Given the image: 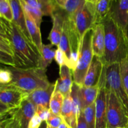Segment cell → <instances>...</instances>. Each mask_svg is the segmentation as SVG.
<instances>
[{
  "label": "cell",
  "instance_id": "obj_35",
  "mask_svg": "<svg viewBox=\"0 0 128 128\" xmlns=\"http://www.w3.org/2000/svg\"><path fill=\"white\" fill-rule=\"evenodd\" d=\"M42 123V121L40 118V116L36 113L30 121V123H29L28 128H40L41 127Z\"/></svg>",
  "mask_w": 128,
  "mask_h": 128
},
{
  "label": "cell",
  "instance_id": "obj_10",
  "mask_svg": "<svg viewBox=\"0 0 128 128\" xmlns=\"http://www.w3.org/2000/svg\"><path fill=\"white\" fill-rule=\"evenodd\" d=\"M67 18L64 10L57 5L54 11L51 18L52 20V27L49 34L48 39L51 44L58 46L62 36L64 22Z\"/></svg>",
  "mask_w": 128,
  "mask_h": 128
},
{
  "label": "cell",
  "instance_id": "obj_11",
  "mask_svg": "<svg viewBox=\"0 0 128 128\" xmlns=\"http://www.w3.org/2000/svg\"><path fill=\"white\" fill-rule=\"evenodd\" d=\"M110 16L126 33L128 24V0H112Z\"/></svg>",
  "mask_w": 128,
  "mask_h": 128
},
{
  "label": "cell",
  "instance_id": "obj_26",
  "mask_svg": "<svg viewBox=\"0 0 128 128\" xmlns=\"http://www.w3.org/2000/svg\"><path fill=\"white\" fill-rule=\"evenodd\" d=\"M64 96L60 92L54 91L50 103V108L51 112L55 115L61 116V109L63 104Z\"/></svg>",
  "mask_w": 128,
  "mask_h": 128
},
{
  "label": "cell",
  "instance_id": "obj_14",
  "mask_svg": "<svg viewBox=\"0 0 128 128\" xmlns=\"http://www.w3.org/2000/svg\"><path fill=\"white\" fill-rule=\"evenodd\" d=\"M92 47L94 56L102 58L105 50V31L103 23L96 24L94 26Z\"/></svg>",
  "mask_w": 128,
  "mask_h": 128
},
{
  "label": "cell",
  "instance_id": "obj_36",
  "mask_svg": "<svg viewBox=\"0 0 128 128\" xmlns=\"http://www.w3.org/2000/svg\"><path fill=\"white\" fill-rule=\"evenodd\" d=\"M38 1H39L41 3H42V4L46 6L48 8L50 9L52 12H54L56 6H57V4L55 2L54 0H38Z\"/></svg>",
  "mask_w": 128,
  "mask_h": 128
},
{
  "label": "cell",
  "instance_id": "obj_13",
  "mask_svg": "<svg viewBox=\"0 0 128 128\" xmlns=\"http://www.w3.org/2000/svg\"><path fill=\"white\" fill-rule=\"evenodd\" d=\"M105 65L100 58L94 56L84 81V86L92 87L99 84Z\"/></svg>",
  "mask_w": 128,
  "mask_h": 128
},
{
  "label": "cell",
  "instance_id": "obj_31",
  "mask_svg": "<svg viewBox=\"0 0 128 128\" xmlns=\"http://www.w3.org/2000/svg\"><path fill=\"white\" fill-rule=\"evenodd\" d=\"M12 81V74L8 68H2L0 70V83L1 85L9 84Z\"/></svg>",
  "mask_w": 128,
  "mask_h": 128
},
{
  "label": "cell",
  "instance_id": "obj_24",
  "mask_svg": "<svg viewBox=\"0 0 128 128\" xmlns=\"http://www.w3.org/2000/svg\"><path fill=\"white\" fill-rule=\"evenodd\" d=\"M58 48H60L62 51L65 52L69 61H70L71 57V54H72V51H71V40H70V36L68 31V16L64 22L62 36H61L60 44H59V46H58Z\"/></svg>",
  "mask_w": 128,
  "mask_h": 128
},
{
  "label": "cell",
  "instance_id": "obj_28",
  "mask_svg": "<svg viewBox=\"0 0 128 128\" xmlns=\"http://www.w3.org/2000/svg\"><path fill=\"white\" fill-rule=\"evenodd\" d=\"M88 128H96V104L95 102L83 110Z\"/></svg>",
  "mask_w": 128,
  "mask_h": 128
},
{
  "label": "cell",
  "instance_id": "obj_33",
  "mask_svg": "<svg viewBox=\"0 0 128 128\" xmlns=\"http://www.w3.org/2000/svg\"><path fill=\"white\" fill-rule=\"evenodd\" d=\"M63 122L64 120L61 116L55 115L52 112H51L50 118L46 121L48 126L53 128H58Z\"/></svg>",
  "mask_w": 128,
  "mask_h": 128
},
{
  "label": "cell",
  "instance_id": "obj_32",
  "mask_svg": "<svg viewBox=\"0 0 128 128\" xmlns=\"http://www.w3.org/2000/svg\"><path fill=\"white\" fill-rule=\"evenodd\" d=\"M55 61L58 63V64L60 66L66 65L68 66L69 63V60L67 56L64 51H62L60 48H58L56 50V55L54 58Z\"/></svg>",
  "mask_w": 128,
  "mask_h": 128
},
{
  "label": "cell",
  "instance_id": "obj_9",
  "mask_svg": "<svg viewBox=\"0 0 128 128\" xmlns=\"http://www.w3.org/2000/svg\"><path fill=\"white\" fill-rule=\"evenodd\" d=\"M106 66L103 70L99 82V92L95 101L96 128H107V96L106 90Z\"/></svg>",
  "mask_w": 128,
  "mask_h": 128
},
{
  "label": "cell",
  "instance_id": "obj_29",
  "mask_svg": "<svg viewBox=\"0 0 128 128\" xmlns=\"http://www.w3.org/2000/svg\"><path fill=\"white\" fill-rule=\"evenodd\" d=\"M0 16L10 22L13 21L10 0H0Z\"/></svg>",
  "mask_w": 128,
  "mask_h": 128
},
{
  "label": "cell",
  "instance_id": "obj_8",
  "mask_svg": "<svg viewBox=\"0 0 128 128\" xmlns=\"http://www.w3.org/2000/svg\"><path fill=\"white\" fill-rule=\"evenodd\" d=\"M30 94L11 84L1 85L0 112L11 109L19 108L27 100Z\"/></svg>",
  "mask_w": 128,
  "mask_h": 128
},
{
  "label": "cell",
  "instance_id": "obj_30",
  "mask_svg": "<svg viewBox=\"0 0 128 128\" xmlns=\"http://www.w3.org/2000/svg\"><path fill=\"white\" fill-rule=\"evenodd\" d=\"M120 65L121 81L128 96V59L120 62Z\"/></svg>",
  "mask_w": 128,
  "mask_h": 128
},
{
  "label": "cell",
  "instance_id": "obj_4",
  "mask_svg": "<svg viewBox=\"0 0 128 128\" xmlns=\"http://www.w3.org/2000/svg\"><path fill=\"white\" fill-rule=\"evenodd\" d=\"M92 32L93 29L90 30L82 38L77 66L72 72L73 82L80 87L83 86L85 77L94 57L92 47Z\"/></svg>",
  "mask_w": 128,
  "mask_h": 128
},
{
  "label": "cell",
  "instance_id": "obj_19",
  "mask_svg": "<svg viewBox=\"0 0 128 128\" xmlns=\"http://www.w3.org/2000/svg\"><path fill=\"white\" fill-rule=\"evenodd\" d=\"M99 92V84L92 87H80L78 90V97L82 111L88 106L94 104L96 101Z\"/></svg>",
  "mask_w": 128,
  "mask_h": 128
},
{
  "label": "cell",
  "instance_id": "obj_23",
  "mask_svg": "<svg viewBox=\"0 0 128 128\" xmlns=\"http://www.w3.org/2000/svg\"><path fill=\"white\" fill-rule=\"evenodd\" d=\"M55 55H56V51L53 48V45L51 44L42 45L39 68L46 70L47 68L50 66L52 60L54 59Z\"/></svg>",
  "mask_w": 128,
  "mask_h": 128
},
{
  "label": "cell",
  "instance_id": "obj_34",
  "mask_svg": "<svg viewBox=\"0 0 128 128\" xmlns=\"http://www.w3.org/2000/svg\"><path fill=\"white\" fill-rule=\"evenodd\" d=\"M36 114L40 116L42 122L44 121L46 122L51 116V111L50 108H48L44 106H38L37 110H36Z\"/></svg>",
  "mask_w": 128,
  "mask_h": 128
},
{
  "label": "cell",
  "instance_id": "obj_2",
  "mask_svg": "<svg viewBox=\"0 0 128 128\" xmlns=\"http://www.w3.org/2000/svg\"><path fill=\"white\" fill-rule=\"evenodd\" d=\"M104 26L105 50L102 62L106 66L128 59V37L110 16L102 22Z\"/></svg>",
  "mask_w": 128,
  "mask_h": 128
},
{
  "label": "cell",
  "instance_id": "obj_39",
  "mask_svg": "<svg viewBox=\"0 0 128 128\" xmlns=\"http://www.w3.org/2000/svg\"><path fill=\"white\" fill-rule=\"evenodd\" d=\"M47 126H48L47 122H46V121H44V122H42V124H41V127L40 128H47Z\"/></svg>",
  "mask_w": 128,
  "mask_h": 128
},
{
  "label": "cell",
  "instance_id": "obj_20",
  "mask_svg": "<svg viewBox=\"0 0 128 128\" xmlns=\"http://www.w3.org/2000/svg\"><path fill=\"white\" fill-rule=\"evenodd\" d=\"M92 2L96 24L102 23L109 16L112 0H92Z\"/></svg>",
  "mask_w": 128,
  "mask_h": 128
},
{
  "label": "cell",
  "instance_id": "obj_42",
  "mask_svg": "<svg viewBox=\"0 0 128 128\" xmlns=\"http://www.w3.org/2000/svg\"><path fill=\"white\" fill-rule=\"evenodd\" d=\"M47 128H53L51 127V126H48H48H47Z\"/></svg>",
  "mask_w": 128,
  "mask_h": 128
},
{
  "label": "cell",
  "instance_id": "obj_37",
  "mask_svg": "<svg viewBox=\"0 0 128 128\" xmlns=\"http://www.w3.org/2000/svg\"><path fill=\"white\" fill-rule=\"evenodd\" d=\"M76 128H88L87 124H86L84 116L83 111H82L81 114H80V118L78 119V125Z\"/></svg>",
  "mask_w": 128,
  "mask_h": 128
},
{
  "label": "cell",
  "instance_id": "obj_12",
  "mask_svg": "<svg viewBox=\"0 0 128 128\" xmlns=\"http://www.w3.org/2000/svg\"><path fill=\"white\" fill-rule=\"evenodd\" d=\"M0 61L4 65L10 67L15 66L11 40L4 28L2 26L0 30Z\"/></svg>",
  "mask_w": 128,
  "mask_h": 128
},
{
  "label": "cell",
  "instance_id": "obj_44",
  "mask_svg": "<svg viewBox=\"0 0 128 128\" xmlns=\"http://www.w3.org/2000/svg\"><path fill=\"white\" fill-rule=\"evenodd\" d=\"M87 1H92V0H87Z\"/></svg>",
  "mask_w": 128,
  "mask_h": 128
},
{
  "label": "cell",
  "instance_id": "obj_25",
  "mask_svg": "<svg viewBox=\"0 0 128 128\" xmlns=\"http://www.w3.org/2000/svg\"><path fill=\"white\" fill-rule=\"evenodd\" d=\"M87 0H68L64 10L69 20H74L78 12L82 9Z\"/></svg>",
  "mask_w": 128,
  "mask_h": 128
},
{
  "label": "cell",
  "instance_id": "obj_40",
  "mask_svg": "<svg viewBox=\"0 0 128 128\" xmlns=\"http://www.w3.org/2000/svg\"><path fill=\"white\" fill-rule=\"evenodd\" d=\"M58 128H69L68 127L67 125L66 124L64 123V122H62V124H61V125L60 126V127H59Z\"/></svg>",
  "mask_w": 128,
  "mask_h": 128
},
{
  "label": "cell",
  "instance_id": "obj_22",
  "mask_svg": "<svg viewBox=\"0 0 128 128\" xmlns=\"http://www.w3.org/2000/svg\"><path fill=\"white\" fill-rule=\"evenodd\" d=\"M61 116L63 119L64 122L69 128H77L78 121L74 116L73 105L71 93L65 96L61 109Z\"/></svg>",
  "mask_w": 128,
  "mask_h": 128
},
{
  "label": "cell",
  "instance_id": "obj_27",
  "mask_svg": "<svg viewBox=\"0 0 128 128\" xmlns=\"http://www.w3.org/2000/svg\"><path fill=\"white\" fill-rule=\"evenodd\" d=\"M20 1L21 5H22V7L23 8L24 11L26 12H27L28 14H30L31 16V18L34 20V21L36 22L38 26L40 27L41 22H42V16H44L42 11L40 10H39V9L30 6V5H29L28 4L26 3V2H24L22 0H20Z\"/></svg>",
  "mask_w": 128,
  "mask_h": 128
},
{
  "label": "cell",
  "instance_id": "obj_7",
  "mask_svg": "<svg viewBox=\"0 0 128 128\" xmlns=\"http://www.w3.org/2000/svg\"><path fill=\"white\" fill-rule=\"evenodd\" d=\"M106 88L114 93L128 114V96L121 81L120 63L106 66Z\"/></svg>",
  "mask_w": 128,
  "mask_h": 128
},
{
  "label": "cell",
  "instance_id": "obj_15",
  "mask_svg": "<svg viewBox=\"0 0 128 128\" xmlns=\"http://www.w3.org/2000/svg\"><path fill=\"white\" fill-rule=\"evenodd\" d=\"M55 91L62 93L64 96H66L71 93L73 81L71 70L66 65L60 67V78L56 81Z\"/></svg>",
  "mask_w": 128,
  "mask_h": 128
},
{
  "label": "cell",
  "instance_id": "obj_41",
  "mask_svg": "<svg viewBox=\"0 0 128 128\" xmlns=\"http://www.w3.org/2000/svg\"><path fill=\"white\" fill-rule=\"evenodd\" d=\"M126 34H127V36L128 37V26H127V28H126Z\"/></svg>",
  "mask_w": 128,
  "mask_h": 128
},
{
  "label": "cell",
  "instance_id": "obj_21",
  "mask_svg": "<svg viewBox=\"0 0 128 128\" xmlns=\"http://www.w3.org/2000/svg\"><path fill=\"white\" fill-rule=\"evenodd\" d=\"M24 12L25 20H26V27H27L28 31L29 34L31 36V40H32V43L34 44L37 50L40 52V54L42 52V38H41V31H40V27L38 26L36 22L34 20L31 18V16L27 12Z\"/></svg>",
  "mask_w": 128,
  "mask_h": 128
},
{
  "label": "cell",
  "instance_id": "obj_43",
  "mask_svg": "<svg viewBox=\"0 0 128 128\" xmlns=\"http://www.w3.org/2000/svg\"><path fill=\"white\" fill-rule=\"evenodd\" d=\"M107 128H113V127H110V126H108Z\"/></svg>",
  "mask_w": 128,
  "mask_h": 128
},
{
  "label": "cell",
  "instance_id": "obj_45",
  "mask_svg": "<svg viewBox=\"0 0 128 128\" xmlns=\"http://www.w3.org/2000/svg\"></svg>",
  "mask_w": 128,
  "mask_h": 128
},
{
  "label": "cell",
  "instance_id": "obj_17",
  "mask_svg": "<svg viewBox=\"0 0 128 128\" xmlns=\"http://www.w3.org/2000/svg\"><path fill=\"white\" fill-rule=\"evenodd\" d=\"M11 9H12V16H13V22L18 28L24 34L29 41L32 42L31 36L29 34L26 27V20H25L24 12L22 7L20 0H10Z\"/></svg>",
  "mask_w": 128,
  "mask_h": 128
},
{
  "label": "cell",
  "instance_id": "obj_6",
  "mask_svg": "<svg viewBox=\"0 0 128 128\" xmlns=\"http://www.w3.org/2000/svg\"><path fill=\"white\" fill-rule=\"evenodd\" d=\"M68 21L71 28L82 41L84 34L90 30L93 29L96 24L92 2L86 1L74 19L72 20L68 19Z\"/></svg>",
  "mask_w": 128,
  "mask_h": 128
},
{
  "label": "cell",
  "instance_id": "obj_1",
  "mask_svg": "<svg viewBox=\"0 0 128 128\" xmlns=\"http://www.w3.org/2000/svg\"><path fill=\"white\" fill-rule=\"evenodd\" d=\"M0 25L4 28L11 40L14 67L22 69L39 67L41 54L34 44L13 22L1 18Z\"/></svg>",
  "mask_w": 128,
  "mask_h": 128
},
{
  "label": "cell",
  "instance_id": "obj_3",
  "mask_svg": "<svg viewBox=\"0 0 128 128\" xmlns=\"http://www.w3.org/2000/svg\"><path fill=\"white\" fill-rule=\"evenodd\" d=\"M12 74V81L9 84L30 94L39 89H46L50 83L46 74V70L41 68L28 69L9 66Z\"/></svg>",
  "mask_w": 128,
  "mask_h": 128
},
{
  "label": "cell",
  "instance_id": "obj_16",
  "mask_svg": "<svg viewBox=\"0 0 128 128\" xmlns=\"http://www.w3.org/2000/svg\"><path fill=\"white\" fill-rule=\"evenodd\" d=\"M56 83L52 84L46 89H39L35 90L29 94L28 100L36 106H44L50 108V103L51 97L54 91Z\"/></svg>",
  "mask_w": 128,
  "mask_h": 128
},
{
  "label": "cell",
  "instance_id": "obj_38",
  "mask_svg": "<svg viewBox=\"0 0 128 128\" xmlns=\"http://www.w3.org/2000/svg\"><path fill=\"white\" fill-rule=\"evenodd\" d=\"M68 0H54L55 2L59 7L64 9Z\"/></svg>",
  "mask_w": 128,
  "mask_h": 128
},
{
  "label": "cell",
  "instance_id": "obj_5",
  "mask_svg": "<svg viewBox=\"0 0 128 128\" xmlns=\"http://www.w3.org/2000/svg\"><path fill=\"white\" fill-rule=\"evenodd\" d=\"M108 126L128 128V114L112 91L106 88Z\"/></svg>",
  "mask_w": 128,
  "mask_h": 128
},
{
  "label": "cell",
  "instance_id": "obj_18",
  "mask_svg": "<svg viewBox=\"0 0 128 128\" xmlns=\"http://www.w3.org/2000/svg\"><path fill=\"white\" fill-rule=\"evenodd\" d=\"M37 106L27 99L22 103L16 114V118L21 128H28L29 123L36 113Z\"/></svg>",
  "mask_w": 128,
  "mask_h": 128
}]
</instances>
